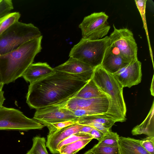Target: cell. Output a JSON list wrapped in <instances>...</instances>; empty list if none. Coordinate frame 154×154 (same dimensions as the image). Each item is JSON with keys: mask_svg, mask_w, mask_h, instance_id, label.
Returning a JSON list of instances; mask_svg holds the SVG:
<instances>
[{"mask_svg": "<svg viewBox=\"0 0 154 154\" xmlns=\"http://www.w3.org/2000/svg\"><path fill=\"white\" fill-rule=\"evenodd\" d=\"M4 91L2 90L0 91V107L2 106L5 98L4 96Z\"/></svg>", "mask_w": 154, "mask_h": 154, "instance_id": "d6a6232c", "label": "cell"}, {"mask_svg": "<svg viewBox=\"0 0 154 154\" xmlns=\"http://www.w3.org/2000/svg\"><path fill=\"white\" fill-rule=\"evenodd\" d=\"M4 84H1L0 83V91L2 90V89Z\"/></svg>", "mask_w": 154, "mask_h": 154, "instance_id": "d590c367", "label": "cell"}, {"mask_svg": "<svg viewBox=\"0 0 154 154\" xmlns=\"http://www.w3.org/2000/svg\"><path fill=\"white\" fill-rule=\"evenodd\" d=\"M42 35L24 43L17 49L0 55V73L3 83L8 84L22 76L42 49Z\"/></svg>", "mask_w": 154, "mask_h": 154, "instance_id": "7a4b0ae2", "label": "cell"}, {"mask_svg": "<svg viewBox=\"0 0 154 154\" xmlns=\"http://www.w3.org/2000/svg\"><path fill=\"white\" fill-rule=\"evenodd\" d=\"M92 79L101 91L111 98L110 107L105 115L116 122L125 121L126 107L123 96V87L117 79L100 66L95 68Z\"/></svg>", "mask_w": 154, "mask_h": 154, "instance_id": "3957f363", "label": "cell"}, {"mask_svg": "<svg viewBox=\"0 0 154 154\" xmlns=\"http://www.w3.org/2000/svg\"><path fill=\"white\" fill-rule=\"evenodd\" d=\"M93 139H96L98 141L100 140L104 135V134L100 131L93 128L89 134Z\"/></svg>", "mask_w": 154, "mask_h": 154, "instance_id": "4dcf8cb0", "label": "cell"}, {"mask_svg": "<svg viewBox=\"0 0 154 154\" xmlns=\"http://www.w3.org/2000/svg\"><path fill=\"white\" fill-rule=\"evenodd\" d=\"M55 71L47 63L38 62L31 64L25 70L22 77L30 84L44 78Z\"/></svg>", "mask_w": 154, "mask_h": 154, "instance_id": "9a60e30c", "label": "cell"}, {"mask_svg": "<svg viewBox=\"0 0 154 154\" xmlns=\"http://www.w3.org/2000/svg\"><path fill=\"white\" fill-rule=\"evenodd\" d=\"M59 154H66V153H65L63 152V153H60Z\"/></svg>", "mask_w": 154, "mask_h": 154, "instance_id": "74e56055", "label": "cell"}, {"mask_svg": "<svg viewBox=\"0 0 154 154\" xmlns=\"http://www.w3.org/2000/svg\"><path fill=\"white\" fill-rule=\"evenodd\" d=\"M93 139L90 134L79 132L70 136L60 142L57 146V150L58 151L63 146L79 140Z\"/></svg>", "mask_w": 154, "mask_h": 154, "instance_id": "cb8c5ba5", "label": "cell"}, {"mask_svg": "<svg viewBox=\"0 0 154 154\" xmlns=\"http://www.w3.org/2000/svg\"><path fill=\"white\" fill-rule=\"evenodd\" d=\"M93 128L86 125H83L82 128L79 132L81 133H83L89 134Z\"/></svg>", "mask_w": 154, "mask_h": 154, "instance_id": "1f68e13d", "label": "cell"}, {"mask_svg": "<svg viewBox=\"0 0 154 154\" xmlns=\"http://www.w3.org/2000/svg\"><path fill=\"white\" fill-rule=\"evenodd\" d=\"M32 145L26 154H48L46 149V140L44 137L38 136L32 139Z\"/></svg>", "mask_w": 154, "mask_h": 154, "instance_id": "44dd1931", "label": "cell"}, {"mask_svg": "<svg viewBox=\"0 0 154 154\" xmlns=\"http://www.w3.org/2000/svg\"><path fill=\"white\" fill-rule=\"evenodd\" d=\"M146 1V0H135L136 5L141 16L146 33L148 34L145 18V8Z\"/></svg>", "mask_w": 154, "mask_h": 154, "instance_id": "83f0119b", "label": "cell"}, {"mask_svg": "<svg viewBox=\"0 0 154 154\" xmlns=\"http://www.w3.org/2000/svg\"><path fill=\"white\" fill-rule=\"evenodd\" d=\"M90 80L85 76L55 71L30 84L26 96L29 107L36 109L67 102Z\"/></svg>", "mask_w": 154, "mask_h": 154, "instance_id": "6da1fadb", "label": "cell"}, {"mask_svg": "<svg viewBox=\"0 0 154 154\" xmlns=\"http://www.w3.org/2000/svg\"><path fill=\"white\" fill-rule=\"evenodd\" d=\"M130 62L111 42L105 51L100 66L107 72L113 74Z\"/></svg>", "mask_w": 154, "mask_h": 154, "instance_id": "7c38bea8", "label": "cell"}, {"mask_svg": "<svg viewBox=\"0 0 154 154\" xmlns=\"http://www.w3.org/2000/svg\"><path fill=\"white\" fill-rule=\"evenodd\" d=\"M119 146L120 154H150L142 146L139 140L119 137Z\"/></svg>", "mask_w": 154, "mask_h": 154, "instance_id": "2e32d148", "label": "cell"}, {"mask_svg": "<svg viewBox=\"0 0 154 154\" xmlns=\"http://www.w3.org/2000/svg\"><path fill=\"white\" fill-rule=\"evenodd\" d=\"M95 154H120L119 146H96L92 148Z\"/></svg>", "mask_w": 154, "mask_h": 154, "instance_id": "d4e9b609", "label": "cell"}, {"mask_svg": "<svg viewBox=\"0 0 154 154\" xmlns=\"http://www.w3.org/2000/svg\"><path fill=\"white\" fill-rule=\"evenodd\" d=\"M0 83L1 84H3L2 82V78L1 77V75L0 73Z\"/></svg>", "mask_w": 154, "mask_h": 154, "instance_id": "8d00e7d4", "label": "cell"}, {"mask_svg": "<svg viewBox=\"0 0 154 154\" xmlns=\"http://www.w3.org/2000/svg\"><path fill=\"white\" fill-rule=\"evenodd\" d=\"M21 14L18 12L9 13L0 17V35L14 23L19 21Z\"/></svg>", "mask_w": 154, "mask_h": 154, "instance_id": "ffe728a7", "label": "cell"}, {"mask_svg": "<svg viewBox=\"0 0 154 154\" xmlns=\"http://www.w3.org/2000/svg\"><path fill=\"white\" fill-rule=\"evenodd\" d=\"M83 154H95L93 152L92 149L88 150Z\"/></svg>", "mask_w": 154, "mask_h": 154, "instance_id": "e575fe53", "label": "cell"}, {"mask_svg": "<svg viewBox=\"0 0 154 154\" xmlns=\"http://www.w3.org/2000/svg\"><path fill=\"white\" fill-rule=\"evenodd\" d=\"M76 120L62 122L50 124L47 126L49 131L59 130L67 127L76 123Z\"/></svg>", "mask_w": 154, "mask_h": 154, "instance_id": "4316f807", "label": "cell"}, {"mask_svg": "<svg viewBox=\"0 0 154 154\" xmlns=\"http://www.w3.org/2000/svg\"><path fill=\"white\" fill-rule=\"evenodd\" d=\"M92 140L85 139L77 141L63 146L58 151L60 154L64 152L67 154H73L84 147Z\"/></svg>", "mask_w": 154, "mask_h": 154, "instance_id": "7402d4cb", "label": "cell"}, {"mask_svg": "<svg viewBox=\"0 0 154 154\" xmlns=\"http://www.w3.org/2000/svg\"><path fill=\"white\" fill-rule=\"evenodd\" d=\"M77 152H76L74 153H73V154H76Z\"/></svg>", "mask_w": 154, "mask_h": 154, "instance_id": "f35d334b", "label": "cell"}, {"mask_svg": "<svg viewBox=\"0 0 154 154\" xmlns=\"http://www.w3.org/2000/svg\"><path fill=\"white\" fill-rule=\"evenodd\" d=\"M44 127L18 109L3 106L0 107V130L27 131L42 129Z\"/></svg>", "mask_w": 154, "mask_h": 154, "instance_id": "8992f818", "label": "cell"}, {"mask_svg": "<svg viewBox=\"0 0 154 154\" xmlns=\"http://www.w3.org/2000/svg\"><path fill=\"white\" fill-rule=\"evenodd\" d=\"M119 137L117 133L112 132L110 130L104 134L101 139L95 146H118Z\"/></svg>", "mask_w": 154, "mask_h": 154, "instance_id": "603a6c76", "label": "cell"}, {"mask_svg": "<svg viewBox=\"0 0 154 154\" xmlns=\"http://www.w3.org/2000/svg\"><path fill=\"white\" fill-rule=\"evenodd\" d=\"M108 18L103 12H94L84 17L79 25L82 38L96 40L106 36L110 28L107 22Z\"/></svg>", "mask_w": 154, "mask_h": 154, "instance_id": "52a82bcc", "label": "cell"}, {"mask_svg": "<svg viewBox=\"0 0 154 154\" xmlns=\"http://www.w3.org/2000/svg\"><path fill=\"white\" fill-rule=\"evenodd\" d=\"M113 27V31L109 36L111 43L129 62L138 59L137 45L132 32L126 28L117 29L114 24Z\"/></svg>", "mask_w": 154, "mask_h": 154, "instance_id": "ba28073f", "label": "cell"}, {"mask_svg": "<svg viewBox=\"0 0 154 154\" xmlns=\"http://www.w3.org/2000/svg\"><path fill=\"white\" fill-rule=\"evenodd\" d=\"M83 126L75 123L62 129L49 131L46 146L52 154H59L57 148L58 144L70 136L79 132Z\"/></svg>", "mask_w": 154, "mask_h": 154, "instance_id": "4fadbf2b", "label": "cell"}, {"mask_svg": "<svg viewBox=\"0 0 154 154\" xmlns=\"http://www.w3.org/2000/svg\"><path fill=\"white\" fill-rule=\"evenodd\" d=\"M111 43L109 36L96 40L82 38L71 49L69 57L95 68L100 66L105 51Z\"/></svg>", "mask_w": 154, "mask_h": 154, "instance_id": "5b68a950", "label": "cell"}, {"mask_svg": "<svg viewBox=\"0 0 154 154\" xmlns=\"http://www.w3.org/2000/svg\"><path fill=\"white\" fill-rule=\"evenodd\" d=\"M71 110L72 112L74 115L78 118L96 114L93 112L83 109H76Z\"/></svg>", "mask_w": 154, "mask_h": 154, "instance_id": "f1b7e54d", "label": "cell"}, {"mask_svg": "<svg viewBox=\"0 0 154 154\" xmlns=\"http://www.w3.org/2000/svg\"><path fill=\"white\" fill-rule=\"evenodd\" d=\"M78 118L71 110L58 104L36 109L33 119L47 127L51 124Z\"/></svg>", "mask_w": 154, "mask_h": 154, "instance_id": "9c48e42d", "label": "cell"}, {"mask_svg": "<svg viewBox=\"0 0 154 154\" xmlns=\"http://www.w3.org/2000/svg\"><path fill=\"white\" fill-rule=\"evenodd\" d=\"M123 88H130L141 81V63L138 59L133 60L113 74Z\"/></svg>", "mask_w": 154, "mask_h": 154, "instance_id": "8fae6325", "label": "cell"}, {"mask_svg": "<svg viewBox=\"0 0 154 154\" xmlns=\"http://www.w3.org/2000/svg\"><path fill=\"white\" fill-rule=\"evenodd\" d=\"M106 97L110 98L107 94L101 91L91 79L79 91L74 97L89 99Z\"/></svg>", "mask_w": 154, "mask_h": 154, "instance_id": "e0dca14e", "label": "cell"}, {"mask_svg": "<svg viewBox=\"0 0 154 154\" xmlns=\"http://www.w3.org/2000/svg\"><path fill=\"white\" fill-rule=\"evenodd\" d=\"M41 35L38 28L33 24L17 22L0 35V55L9 53Z\"/></svg>", "mask_w": 154, "mask_h": 154, "instance_id": "277c9868", "label": "cell"}, {"mask_svg": "<svg viewBox=\"0 0 154 154\" xmlns=\"http://www.w3.org/2000/svg\"><path fill=\"white\" fill-rule=\"evenodd\" d=\"M116 122L105 114H96L81 117L76 120V123L82 125H87L91 123H97L103 125L106 128L111 129Z\"/></svg>", "mask_w": 154, "mask_h": 154, "instance_id": "d6986e66", "label": "cell"}, {"mask_svg": "<svg viewBox=\"0 0 154 154\" xmlns=\"http://www.w3.org/2000/svg\"><path fill=\"white\" fill-rule=\"evenodd\" d=\"M154 75H153L152 82L150 88V91L151 94L153 96H154Z\"/></svg>", "mask_w": 154, "mask_h": 154, "instance_id": "836d02e7", "label": "cell"}, {"mask_svg": "<svg viewBox=\"0 0 154 154\" xmlns=\"http://www.w3.org/2000/svg\"><path fill=\"white\" fill-rule=\"evenodd\" d=\"M111 99L108 97L83 99L74 97L67 102L59 104L70 110L83 109L96 114H106L111 104Z\"/></svg>", "mask_w": 154, "mask_h": 154, "instance_id": "30bf717a", "label": "cell"}, {"mask_svg": "<svg viewBox=\"0 0 154 154\" xmlns=\"http://www.w3.org/2000/svg\"><path fill=\"white\" fill-rule=\"evenodd\" d=\"M133 135L144 134L148 136H154V102L145 119L140 124L134 127L131 131Z\"/></svg>", "mask_w": 154, "mask_h": 154, "instance_id": "ac0fdd59", "label": "cell"}, {"mask_svg": "<svg viewBox=\"0 0 154 154\" xmlns=\"http://www.w3.org/2000/svg\"><path fill=\"white\" fill-rule=\"evenodd\" d=\"M140 141L142 146L148 152L154 154V136H148Z\"/></svg>", "mask_w": 154, "mask_h": 154, "instance_id": "484cf974", "label": "cell"}, {"mask_svg": "<svg viewBox=\"0 0 154 154\" xmlns=\"http://www.w3.org/2000/svg\"><path fill=\"white\" fill-rule=\"evenodd\" d=\"M54 68L55 71L81 75L91 79H92L95 68L75 59L69 57L66 62Z\"/></svg>", "mask_w": 154, "mask_h": 154, "instance_id": "5bb4252c", "label": "cell"}, {"mask_svg": "<svg viewBox=\"0 0 154 154\" xmlns=\"http://www.w3.org/2000/svg\"><path fill=\"white\" fill-rule=\"evenodd\" d=\"M86 125H88L95 128L100 131L104 134H105L111 130V129L106 128L103 125L97 123H91Z\"/></svg>", "mask_w": 154, "mask_h": 154, "instance_id": "f546056e", "label": "cell"}]
</instances>
